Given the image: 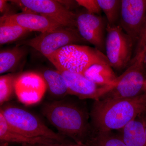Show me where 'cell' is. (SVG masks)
<instances>
[{"label": "cell", "instance_id": "obj_1", "mask_svg": "<svg viewBox=\"0 0 146 146\" xmlns=\"http://www.w3.org/2000/svg\"><path fill=\"white\" fill-rule=\"evenodd\" d=\"M146 111V91L132 98L95 101L90 113L92 129L121 130Z\"/></svg>", "mask_w": 146, "mask_h": 146}, {"label": "cell", "instance_id": "obj_2", "mask_svg": "<svg viewBox=\"0 0 146 146\" xmlns=\"http://www.w3.org/2000/svg\"><path fill=\"white\" fill-rule=\"evenodd\" d=\"M42 113L58 133L69 137L76 143H85L92 131L89 114L86 108L66 100L47 102Z\"/></svg>", "mask_w": 146, "mask_h": 146}, {"label": "cell", "instance_id": "obj_3", "mask_svg": "<svg viewBox=\"0 0 146 146\" xmlns=\"http://www.w3.org/2000/svg\"><path fill=\"white\" fill-rule=\"evenodd\" d=\"M45 57L57 70L82 75L88 68L95 63H109L104 53L96 48L84 45H68Z\"/></svg>", "mask_w": 146, "mask_h": 146}, {"label": "cell", "instance_id": "obj_4", "mask_svg": "<svg viewBox=\"0 0 146 146\" xmlns=\"http://www.w3.org/2000/svg\"><path fill=\"white\" fill-rule=\"evenodd\" d=\"M0 112L11 127L25 136L48 138L59 143L68 142L66 137L54 132L37 116L21 106L6 103L1 106Z\"/></svg>", "mask_w": 146, "mask_h": 146}, {"label": "cell", "instance_id": "obj_5", "mask_svg": "<svg viewBox=\"0 0 146 146\" xmlns=\"http://www.w3.org/2000/svg\"><path fill=\"white\" fill-rule=\"evenodd\" d=\"M144 54L133 58L132 64L117 77L110 91L101 99L132 98L146 91V74L143 65Z\"/></svg>", "mask_w": 146, "mask_h": 146}, {"label": "cell", "instance_id": "obj_6", "mask_svg": "<svg viewBox=\"0 0 146 146\" xmlns=\"http://www.w3.org/2000/svg\"><path fill=\"white\" fill-rule=\"evenodd\" d=\"M88 44L79 33L77 29L61 27L49 32L41 33L32 39L19 41L17 45L29 46L44 56L52 54L62 47L69 45Z\"/></svg>", "mask_w": 146, "mask_h": 146}, {"label": "cell", "instance_id": "obj_7", "mask_svg": "<svg viewBox=\"0 0 146 146\" xmlns=\"http://www.w3.org/2000/svg\"><path fill=\"white\" fill-rule=\"evenodd\" d=\"M105 52L110 65L121 71L129 65L134 44L131 38L118 25L107 23Z\"/></svg>", "mask_w": 146, "mask_h": 146}, {"label": "cell", "instance_id": "obj_8", "mask_svg": "<svg viewBox=\"0 0 146 146\" xmlns=\"http://www.w3.org/2000/svg\"><path fill=\"white\" fill-rule=\"evenodd\" d=\"M11 1L23 9V12L40 14L46 16L62 26L77 29V15L59 1L18 0Z\"/></svg>", "mask_w": 146, "mask_h": 146}, {"label": "cell", "instance_id": "obj_9", "mask_svg": "<svg viewBox=\"0 0 146 146\" xmlns=\"http://www.w3.org/2000/svg\"><path fill=\"white\" fill-rule=\"evenodd\" d=\"M146 19V0H121L119 26L136 44Z\"/></svg>", "mask_w": 146, "mask_h": 146}, {"label": "cell", "instance_id": "obj_10", "mask_svg": "<svg viewBox=\"0 0 146 146\" xmlns=\"http://www.w3.org/2000/svg\"><path fill=\"white\" fill-rule=\"evenodd\" d=\"M47 89L42 74L34 72L19 74L15 82V92L18 101L25 106L41 101Z\"/></svg>", "mask_w": 146, "mask_h": 146}, {"label": "cell", "instance_id": "obj_11", "mask_svg": "<svg viewBox=\"0 0 146 146\" xmlns=\"http://www.w3.org/2000/svg\"><path fill=\"white\" fill-rule=\"evenodd\" d=\"M77 15V29L80 36L88 44L104 53L107 21L101 16L87 12Z\"/></svg>", "mask_w": 146, "mask_h": 146}, {"label": "cell", "instance_id": "obj_12", "mask_svg": "<svg viewBox=\"0 0 146 146\" xmlns=\"http://www.w3.org/2000/svg\"><path fill=\"white\" fill-rule=\"evenodd\" d=\"M65 78L68 88L69 95H74L79 99L99 100L113 86V83L100 85L91 81L81 74L68 71H59Z\"/></svg>", "mask_w": 146, "mask_h": 146}, {"label": "cell", "instance_id": "obj_13", "mask_svg": "<svg viewBox=\"0 0 146 146\" xmlns=\"http://www.w3.org/2000/svg\"><path fill=\"white\" fill-rule=\"evenodd\" d=\"M6 15L11 21L30 32L43 33L63 27L46 16L36 13L23 12Z\"/></svg>", "mask_w": 146, "mask_h": 146}, {"label": "cell", "instance_id": "obj_14", "mask_svg": "<svg viewBox=\"0 0 146 146\" xmlns=\"http://www.w3.org/2000/svg\"><path fill=\"white\" fill-rule=\"evenodd\" d=\"M0 141L1 143H14L35 145L57 143V141L44 137H28L13 129L7 122L0 112ZM59 143V142H58Z\"/></svg>", "mask_w": 146, "mask_h": 146}, {"label": "cell", "instance_id": "obj_15", "mask_svg": "<svg viewBox=\"0 0 146 146\" xmlns=\"http://www.w3.org/2000/svg\"><path fill=\"white\" fill-rule=\"evenodd\" d=\"M83 75L94 83L103 86L113 83L117 78L107 62H99L91 65L85 71Z\"/></svg>", "mask_w": 146, "mask_h": 146}, {"label": "cell", "instance_id": "obj_16", "mask_svg": "<svg viewBox=\"0 0 146 146\" xmlns=\"http://www.w3.org/2000/svg\"><path fill=\"white\" fill-rule=\"evenodd\" d=\"M136 119L121 129L120 135L127 146H146L143 123L140 119Z\"/></svg>", "mask_w": 146, "mask_h": 146}, {"label": "cell", "instance_id": "obj_17", "mask_svg": "<svg viewBox=\"0 0 146 146\" xmlns=\"http://www.w3.org/2000/svg\"><path fill=\"white\" fill-rule=\"evenodd\" d=\"M42 75L52 96L56 98L62 99L69 95L68 84L65 78L59 71L47 70Z\"/></svg>", "mask_w": 146, "mask_h": 146}, {"label": "cell", "instance_id": "obj_18", "mask_svg": "<svg viewBox=\"0 0 146 146\" xmlns=\"http://www.w3.org/2000/svg\"><path fill=\"white\" fill-rule=\"evenodd\" d=\"M30 31L5 15L0 18V44H9L21 39Z\"/></svg>", "mask_w": 146, "mask_h": 146}, {"label": "cell", "instance_id": "obj_19", "mask_svg": "<svg viewBox=\"0 0 146 146\" xmlns=\"http://www.w3.org/2000/svg\"><path fill=\"white\" fill-rule=\"evenodd\" d=\"M26 46L17 45L11 49L0 52V73L3 74L15 69L27 53Z\"/></svg>", "mask_w": 146, "mask_h": 146}, {"label": "cell", "instance_id": "obj_20", "mask_svg": "<svg viewBox=\"0 0 146 146\" xmlns=\"http://www.w3.org/2000/svg\"><path fill=\"white\" fill-rule=\"evenodd\" d=\"M86 146H127L120 135L112 131H98L92 129L85 142Z\"/></svg>", "mask_w": 146, "mask_h": 146}, {"label": "cell", "instance_id": "obj_21", "mask_svg": "<svg viewBox=\"0 0 146 146\" xmlns=\"http://www.w3.org/2000/svg\"><path fill=\"white\" fill-rule=\"evenodd\" d=\"M102 11L106 17L107 23L110 25H117L119 21L121 1L98 0Z\"/></svg>", "mask_w": 146, "mask_h": 146}, {"label": "cell", "instance_id": "obj_22", "mask_svg": "<svg viewBox=\"0 0 146 146\" xmlns=\"http://www.w3.org/2000/svg\"><path fill=\"white\" fill-rule=\"evenodd\" d=\"M20 73L8 74L0 77V105L9 101L15 93V82Z\"/></svg>", "mask_w": 146, "mask_h": 146}, {"label": "cell", "instance_id": "obj_23", "mask_svg": "<svg viewBox=\"0 0 146 146\" xmlns=\"http://www.w3.org/2000/svg\"><path fill=\"white\" fill-rule=\"evenodd\" d=\"M76 1L78 5L85 8L88 13L100 16L102 11L98 0H77Z\"/></svg>", "mask_w": 146, "mask_h": 146}, {"label": "cell", "instance_id": "obj_24", "mask_svg": "<svg viewBox=\"0 0 146 146\" xmlns=\"http://www.w3.org/2000/svg\"><path fill=\"white\" fill-rule=\"evenodd\" d=\"M146 47V19L145 22L141 31L139 40L136 45L135 49V54L134 58L138 56L139 54L143 52V51Z\"/></svg>", "mask_w": 146, "mask_h": 146}, {"label": "cell", "instance_id": "obj_25", "mask_svg": "<svg viewBox=\"0 0 146 146\" xmlns=\"http://www.w3.org/2000/svg\"><path fill=\"white\" fill-rule=\"evenodd\" d=\"M35 146H86V145L83 144H77L75 143H69V142H65V143H52L46 144H37Z\"/></svg>", "mask_w": 146, "mask_h": 146}, {"label": "cell", "instance_id": "obj_26", "mask_svg": "<svg viewBox=\"0 0 146 146\" xmlns=\"http://www.w3.org/2000/svg\"><path fill=\"white\" fill-rule=\"evenodd\" d=\"M8 1L5 0H0V11L1 13L4 12V11L7 8V3Z\"/></svg>", "mask_w": 146, "mask_h": 146}, {"label": "cell", "instance_id": "obj_27", "mask_svg": "<svg viewBox=\"0 0 146 146\" xmlns=\"http://www.w3.org/2000/svg\"><path fill=\"white\" fill-rule=\"evenodd\" d=\"M138 117L140 118V119L143 122V123L144 128H145V132L146 135V113L145 112L142 114V115L139 116Z\"/></svg>", "mask_w": 146, "mask_h": 146}, {"label": "cell", "instance_id": "obj_28", "mask_svg": "<svg viewBox=\"0 0 146 146\" xmlns=\"http://www.w3.org/2000/svg\"><path fill=\"white\" fill-rule=\"evenodd\" d=\"M143 65L144 67L145 68L146 67V51L144 54V57H143Z\"/></svg>", "mask_w": 146, "mask_h": 146}, {"label": "cell", "instance_id": "obj_29", "mask_svg": "<svg viewBox=\"0 0 146 146\" xmlns=\"http://www.w3.org/2000/svg\"><path fill=\"white\" fill-rule=\"evenodd\" d=\"M35 146V145H30V144H22V146Z\"/></svg>", "mask_w": 146, "mask_h": 146}, {"label": "cell", "instance_id": "obj_30", "mask_svg": "<svg viewBox=\"0 0 146 146\" xmlns=\"http://www.w3.org/2000/svg\"><path fill=\"white\" fill-rule=\"evenodd\" d=\"M146 51V47L145 48V49H144V50H143V52L141 53V54H144V53H145V52ZM140 55V54H139Z\"/></svg>", "mask_w": 146, "mask_h": 146}, {"label": "cell", "instance_id": "obj_31", "mask_svg": "<svg viewBox=\"0 0 146 146\" xmlns=\"http://www.w3.org/2000/svg\"><path fill=\"white\" fill-rule=\"evenodd\" d=\"M145 113H146V112H145Z\"/></svg>", "mask_w": 146, "mask_h": 146}]
</instances>
